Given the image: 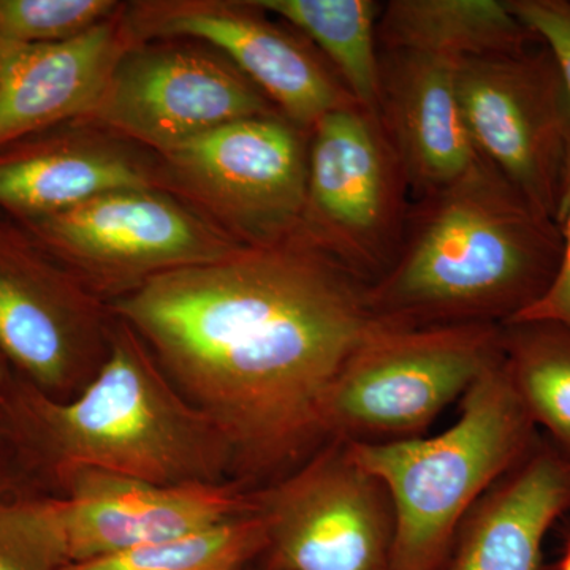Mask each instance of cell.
Here are the masks:
<instances>
[{
	"label": "cell",
	"instance_id": "obj_21",
	"mask_svg": "<svg viewBox=\"0 0 570 570\" xmlns=\"http://www.w3.org/2000/svg\"><path fill=\"white\" fill-rule=\"evenodd\" d=\"M504 365L534 420L570 460V328L549 322L502 325Z\"/></svg>",
	"mask_w": 570,
	"mask_h": 570
},
{
	"label": "cell",
	"instance_id": "obj_23",
	"mask_svg": "<svg viewBox=\"0 0 570 570\" xmlns=\"http://www.w3.org/2000/svg\"><path fill=\"white\" fill-rule=\"evenodd\" d=\"M122 10L111 0H0V39L61 43L82 36Z\"/></svg>",
	"mask_w": 570,
	"mask_h": 570
},
{
	"label": "cell",
	"instance_id": "obj_5",
	"mask_svg": "<svg viewBox=\"0 0 570 570\" xmlns=\"http://www.w3.org/2000/svg\"><path fill=\"white\" fill-rule=\"evenodd\" d=\"M502 325L379 324L347 360L330 397V434L414 438L502 358Z\"/></svg>",
	"mask_w": 570,
	"mask_h": 570
},
{
	"label": "cell",
	"instance_id": "obj_20",
	"mask_svg": "<svg viewBox=\"0 0 570 570\" xmlns=\"http://www.w3.org/2000/svg\"><path fill=\"white\" fill-rule=\"evenodd\" d=\"M316 45L360 107L377 116L381 50L374 0H254Z\"/></svg>",
	"mask_w": 570,
	"mask_h": 570
},
{
	"label": "cell",
	"instance_id": "obj_6",
	"mask_svg": "<svg viewBox=\"0 0 570 570\" xmlns=\"http://www.w3.org/2000/svg\"><path fill=\"white\" fill-rule=\"evenodd\" d=\"M309 132L281 112L224 124L163 154L160 181L245 246L298 234Z\"/></svg>",
	"mask_w": 570,
	"mask_h": 570
},
{
	"label": "cell",
	"instance_id": "obj_27",
	"mask_svg": "<svg viewBox=\"0 0 570 570\" xmlns=\"http://www.w3.org/2000/svg\"><path fill=\"white\" fill-rule=\"evenodd\" d=\"M560 570H570V538L566 543L564 554H562L560 562Z\"/></svg>",
	"mask_w": 570,
	"mask_h": 570
},
{
	"label": "cell",
	"instance_id": "obj_4",
	"mask_svg": "<svg viewBox=\"0 0 570 570\" xmlns=\"http://www.w3.org/2000/svg\"><path fill=\"white\" fill-rule=\"evenodd\" d=\"M146 348L126 324L111 332L104 362L73 400L37 401L45 436L71 471L159 487L219 483L235 460L230 445Z\"/></svg>",
	"mask_w": 570,
	"mask_h": 570
},
{
	"label": "cell",
	"instance_id": "obj_19",
	"mask_svg": "<svg viewBox=\"0 0 570 570\" xmlns=\"http://www.w3.org/2000/svg\"><path fill=\"white\" fill-rule=\"evenodd\" d=\"M505 0H390L377 21L381 51L430 56L450 63L538 43Z\"/></svg>",
	"mask_w": 570,
	"mask_h": 570
},
{
	"label": "cell",
	"instance_id": "obj_22",
	"mask_svg": "<svg viewBox=\"0 0 570 570\" xmlns=\"http://www.w3.org/2000/svg\"><path fill=\"white\" fill-rule=\"evenodd\" d=\"M268 549V530L258 509L176 538L78 562L62 570H239Z\"/></svg>",
	"mask_w": 570,
	"mask_h": 570
},
{
	"label": "cell",
	"instance_id": "obj_24",
	"mask_svg": "<svg viewBox=\"0 0 570 570\" xmlns=\"http://www.w3.org/2000/svg\"><path fill=\"white\" fill-rule=\"evenodd\" d=\"M39 504L0 505V570H62Z\"/></svg>",
	"mask_w": 570,
	"mask_h": 570
},
{
	"label": "cell",
	"instance_id": "obj_25",
	"mask_svg": "<svg viewBox=\"0 0 570 570\" xmlns=\"http://www.w3.org/2000/svg\"><path fill=\"white\" fill-rule=\"evenodd\" d=\"M517 20L551 52L570 99V2L568 0H505Z\"/></svg>",
	"mask_w": 570,
	"mask_h": 570
},
{
	"label": "cell",
	"instance_id": "obj_8",
	"mask_svg": "<svg viewBox=\"0 0 570 570\" xmlns=\"http://www.w3.org/2000/svg\"><path fill=\"white\" fill-rule=\"evenodd\" d=\"M455 85L479 156L558 224L570 189V99L549 48L466 59Z\"/></svg>",
	"mask_w": 570,
	"mask_h": 570
},
{
	"label": "cell",
	"instance_id": "obj_9",
	"mask_svg": "<svg viewBox=\"0 0 570 570\" xmlns=\"http://www.w3.org/2000/svg\"><path fill=\"white\" fill-rule=\"evenodd\" d=\"M21 225L86 287L122 294L245 246L163 187L115 190Z\"/></svg>",
	"mask_w": 570,
	"mask_h": 570
},
{
	"label": "cell",
	"instance_id": "obj_12",
	"mask_svg": "<svg viewBox=\"0 0 570 570\" xmlns=\"http://www.w3.org/2000/svg\"><path fill=\"white\" fill-rule=\"evenodd\" d=\"M258 505L283 570H389L387 491L337 439Z\"/></svg>",
	"mask_w": 570,
	"mask_h": 570
},
{
	"label": "cell",
	"instance_id": "obj_18",
	"mask_svg": "<svg viewBox=\"0 0 570 570\" xmlns=\"http://www.w3.org/2000/svg\"><path fill=\"white\" fill-rule=\"evenodd\" d=\"M570 510V460L539 442L461 524L452 570H540L542 543Z\"/></svg>",
	"mask_w": 570,
	"mask_h": 570
},
{
	"label": "cell",
	"instance_id": "obj_7",
	"mask_svg": "<svg viewBox=\"0 0 570 570\" xmlns=\"http://www.w3.org/2000/svg\"><path fill=\"white\" fill-rule=\"evenodd\" d=\"M411 190L379 118L358 104L309 132L299 234L366 285L395 261Z\"/></svg>",
	"mask_w": 570,
	"mask_h": 570
},
{
	"label": "cell",
	"instance_id": "obj_11",
	"mask_svg": "<svg viewBox=\"0 0 570 570\" xmlns=\"http://www.w3.org/2000/svg\"><path fill=\"white\" fill-rule=\"evenodd\" d=\"M124 18L137 43L186 37L213 45L305 132L328 112L356 104L321 52L268 20L254 0L138 2L124 9Z\"/></svg>",
	"mask_w": 570,
	"mask_h": 570
},
{
	"label": "cell",
	"instance_id": "obj_28",
	"mask_svg": "<svg viewBox=\"0 0 570 570\" xmlns=\"http://www.w3.org/2000/svg\"><path fill=\"white\" fill-rule=\"evenodd\" d=\"M0 381H2V366H0Z\"/></svg>",
	"mask_w": 570,
	"mask_h": 570
},
{
	"label": "cell",
	"instance_id": "obj_1",
	"mask_svg": "<svg viewBox=\"0 0 570 570\" xmlns=\"http://www.w3.org/2000/svg\"><path fill=\"white\" fill-rule=\"evenodd\" d=\"M367 285L302 234L149 277L115 314L253 471L330 436V397L381 324Z\"/></svg>",
	"mask_w": 570,
	"mask_h": 570
},
{
	"label": "cell",
	"instance_id": "obj_3",
	"mask_svg": "<svg viewBox=\"0 0 570 570\" xmlns=\"http://www.w3.org/2000/svg\"><path fill=\"white\" fill-rule=\"evenodd\" d=\"M347 442L392 504L389 570L441 569L480 499L539 444L538 426L510 381L504 352L461 397L460 419L444 433Z\"/></svg>",
	"mask_w": 570,
	"mask_h": 570
},
{
	"label": "cell",
	"instance_id": "obj_16",
	"mask_svg": "<svg viewBox=\"0 0 570 570\" xmlns=\"http://www.w3.org/2000/svg\"><path fill=\"white\" fill-rule=\"evenodd\" d=\"M377 118L412 200L449 186L482 160L461 110L455 63L381 51Z\"/></svg>",
	"mask_w": 570,
	"mask_h": 570
},
{
	"label": "cell",
	"instance_id": "obj_13",
	"mask_svg": "<svg viewBox=\"0 0 570 570\" xmlns=\"http://www.w3.org/2000/svg\"><path fill=\"white\" fill-rule=\"evenodd\" d=\"M89 288L21 224L0 219V352L37 385L63 390L108 351Z\"/></svg>",
	"mask_w": 570,
	"mask_h": 570
},
{
	"label": "cell",
	"instance_id": "obj_14",
	"mask_svg": "<svg viewBox=\"0 0 570 570\" xmlns=\"http://www.w3.org/2000/svg\"><path fill=\"white\" fill-rule=\"evenodd\" d=\"M73 478L69 497L39 502L63 568L205 530L258 509L220 483L159 487L96 469H75Z\"/></svg>",
	"mask_w": 570,
	"mask_h": 570
},
{
	"label": "cell",
	"instance_id": "obj_15",
	"mask_svg": "<svg viewBox=\"0 0 570 570\" xmlns=\"http://www.w3.org/2000/svg\"><path fill=\"white\" fill-rule=\"evenodd\" d=\"M124 9L61 43L0 39V151L92 111L122 56L138 45Z\"/></svg>",
	"mask_w": 570,
	"mask_h": 570
},
{
	"label": "cell",
	"instance_id": "obj_26",
	"mask_svg": "<svg viewBox=\"0 0 570 570\" xmlns=\"http://www.w3.org/2000/svg\"><path fill=\"white\" fill-rule=\"evenodd\" d=\"M558 225H560L562 236V253L557 275L551 281L546 294L508 324L549 322V324H558L570 328V189L564 206H562Z\"/></svg>",
	"mask_w": 570,
	"mask_h": 570
},
{
	"label": "cell",
	"instance_id": "obj_10",
	"mask_svg": "<svg viewBox=\"0 0 570 570\" xmlns=\"http://www.w3.org/2000/svg\"><path fill=\"white\" fill-rule=\"evenodd\" d=\"M279 112L227 59L200 50L134 45L99 102L73 122L168 151L224 124Z\"/></svg>",
	"mask_w": 570,
	"mask_h": 570
},
{
	"label": "cell",
	"instance_id": "obj_2",
	"mask_svg": "<svg viewBox=\"0 0 570 570\" xmlns=\"http://www.w3.org/2000/svg\"><path fill=\"white\" fill-rule=\"evenodd\" d=\"M560 225L489 160L412 200L393 264L367 285L382 324L505 325L546 294L560 268Z\"/></svg>",
	"mask_w": 570,
	"mask_h": 570
},
{
	"label": "cell",
	"instance_id": "obj_17",
	"mask_svg": "<svg viewBox=\"0 0 570 570\" xmlns=\"http://www.w3.org/2000/svg\"><path fill=\"white\" fill-rule=\"evenodd\" d=\"M78 127L81 132L56 127L0 151V209L18 224L115 190L163 187L159 171Z\"/></svg>",
	"mask_w": 570,
	"mask_h": 570
}]
</instances>
